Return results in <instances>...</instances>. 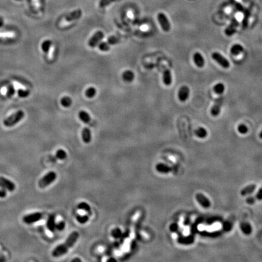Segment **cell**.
<instances>
[{"label": "cell", "instance_id": "f907efd6", "mask_svg": "<svg viewBox=\"0 0 262 262\" xmlns=\"http://www.w3.org/2000/svg\"><path fill=\"white\" fill-rule=\"evenodd\" d=\"M71 261H72V262H81V260L80 258H75L72 259V260H71Z\"/></svg>", "mask_w": 262, "mask_h": 262}, {"label": "cell", "instance_id": "ba28073f", "mask_svg": "<svg viewBox=\"0 0 262 262\" xmlns=\"http://www.w3.org/2000/svg\"><path fill=\"white\" fill-rule=\"evenodd\" d=\"M158 22L164 32H169L170 29V24L166 16L163 13H159L157 16Z\"/></svg>", "mask_w": 262, "mask_h": 262}, {"label": "cell", "instance_id": "6da1fadb", "mask_svg": "<svg viewBox=\"0 0 262 262\" xmlns=\"http://www.w3.org/2000/svg\"><path fill=\"white\" fill-rule=\"evenodd\" d=\"M79 237V234L77 231L71 232L63 243L57 246L53 249L52 252V257L58 258L66 254L69 250L75 245Z\"/></svg>", "mask_w": 262, "mask_h": 262}, {"label": "cell", "instance_id": "bcb514c9", "mask_svg": "<svg viewBox=\"0 0 262 262\" xmlns=\"http://www.w3.org/2000/svg\"><path fill=\"white\" fill-rule=\"evenodd\" d=\"M231 228H232V226H231V225L230 223H229V222L225 223V224H224V229L225 231H230L231 229Z\"/></svg>", "mask_w": 262, "mask_h": 262}, {"label": "cell", "instance_id": "484cf974", "mask_svg": "<svg viewBox=\"0 0 262 262\" xmlns=\"http://www.w3.org/2000/svg\"><path fill=\"white\" fill-rule=\"evenodd\" d=\"M52 41L50 40H44L42 43L41 47L42 50L44 53H47L49 52V50L52 47Z\"/></svg>", "mask_w": 262, "mask_h": 262}, {"label": "cell", "instance_id": "836d02e7", "mask_svg": "<svg viewBox=\"0 0 262 262\" xmlns=\"http://www.w3.org/2000/svg\"><path fill=\"white\" fill-rule=\"evenodd\" d=\"M110 47H111L110 44L107 41L102 42L100 44H99V49L102 52L108 51L110 49Z\"/></svg>", "mask_w": 262, "mask_h": 262}, {"label": "cell", "instance_id": "7dc6e473", "mask_svg": "<svg viewBox=\"0 0 262 262\" xmlns=\"http://www.w3.org/2000/svg\"><path fill=\"white\" fill-rule=\"evenodd\" d=\"M191 223V218H189V217H187V218H186L185 219V221H184V225H186V226H188V225H189V224Z\"/></svg>", "mask_w": 262, "mask_h": 262}, {"label": "cell", "instance_id": "e0dca14e", "mask_svg": "<svg viewBox=\"0 0 262 262\" xmlns=\"http://www.w3.org/2000/svg\"><path fill=\"white\" fill-rule=\"evenodd\" d=\"M240 228L241 232L246 235H249L252 232V226L248 222H241L240 225Z\"/></svg>", "mask_w": 262, "mask_h": 262}, {"label": "cell", "instance_id": "3957f363", "mask_svg": "<svg viewBox=\"0 0 262 262\" xmlns=\"http://www.w3.org/2000/svg\"><path fill=\"white\" fill-rule=\"evenodd\" d=\"M57 178V174L54 171H49L41 177L38 181V187L41 189H44L53 183Z\"/></svg>", "mask_w": 262, "mask_h": 262}, {"label": "cell", "instance_id": "52a82bcc", "mask_svg": "<svg viewBox=\"0 0 262 262\" xmlns=\"http://www.w3.org/2000/svg\"><path fill=\"white\" fill-rule=\"evenodd\" d=\"M105 37V35L103 32L102 31H97L95 32L94 35L90 38V40L88 41V45L91 47H96L99 42L103 39Z\"/></svg>", "mask_w": 262, "mask_h": 262}, {"label": "cell", "instance_id": "30bf717a", "mask_svg": "<svg viewBox=\"0 0 262 262\" xmlns=\"http://www.w3.org/2000/svg\"><path fill=\"white\" fill-rule=\"evenodd\" d=\"M223 99L222 97H220L217 99V100L215 101L214 105H213L211 110V113L212 116L217 117L220 114L221 108L223 105Z\"/></svg>", "mask_w": 262, "mask_h": 262}, {"label": "cell", "instance_id": "8992f818", "mask_svg": "<svg viewBox=\"0 0 262 262\" xmlns=\"http://www.w3.org/2000/svg\"><path fill=\"white\" fill-rule=\"evenodd\" d=\"M212 58L220 66H221L223 68L227 69V68L229 67L230 63H229V61L225 57H224L223 55H222L220 53H218V52H214L212 54Z\"/></svg>", "mask_w": 262, "mask_h": 262}, {"label": "cell", "instance_id": "f6af8a7d", "mask_svg": "<svg viewBox=\"0 0 262 262\" xmlns=\"http://www.w3.org/2000/svg\"><path fill=\"white\" fill-rule=\"evenodd\" d=\"M121 232L120 230L118 229H115L112 232V235L114 237H118L119 236L121 235Z\"/></svg>", "mask_w": 262, "mask_h": 262}, {"label": "cell", "instance_id": "2e32d148", "mask_svg": "<svg viewBox=\"0 0 262 262\" xmlns=\"http://www.w3.org/2000/svg\"><path fill=\"white\" fill-rule=\"evenodd\" d=\"M256 189V185L255 184L249 185L245 188H243L240 191V194L241 196H247L253 194Z\"/></svg>", "mask_w": 262, "mask_h": 262}, {"label": "cell", "instance_id": "d590c367", "mask_svg": "<svg viewBox=\"0 0 262 262\" xmlns=\"http://www.w3.org/2000/svg\"><path fill=\"white\" fill-rule=\"evenodd\" d=\"M15 93V89L13 85L11 84L8 87L7 89V96L8 98H11Z\"/></svg>", "mask_w": 262, "mask_h": 262}, {"label": "cell", "instance_id": "9c48e42d", "mask_svg": "<svg viewBox=\"0 0 262 262\" xmlns=\"http://www.w3.org/2000/svg\"><path fill=\"white\" fill-rule=\"evenodd\" d=\"M196 199L200 206L205 209H208L211 206V202L209 199L202 193H197L196 196Z\"/></svg>", "mask_w": 262, "mask_h": 262}, {"label": "cell", "instance_id": "681fc988", "mask_svg": "<svg viewBox=\"0 0 262 262\" xmlns=\"http://www.w3.org/2000/svg\"><path fill=\"white\" fill-rule=\"evenodd\" d=\"M4 24V19L2 17H0V27H3Z\"/></svg>", "mask_w": 262, "mask_h": 262}, {"label": "cell", "instance_id": "ac0fdd59", "mask_svg": "<svg viewBox=\"0 0 262 262\" xmlns=\"http://www.w3.org/2000/svg\"><path fill=\"white\" fill-rule=\"evenodd\" d=\"M156 170L161 173H167L172 170V168L164 163H158L156 165Z\"/></svg>", "mask_w": 262, "mask_h": 262}, {"label": "cell", "instance_id": "277c9868", "mask_svg": "<svg viewBox=\"0 0 262 262\" xmlns=\"http://www.w3.org/2000/svg\"><path fill=\"white\" fill-rule=\"evenodd\" d=\"M43 217V214L40 212H36L27 214L23 217V222L27 225H31L41 220Z\"/></svg>", "mask_w": 262, "mask_h": 262}, {"label": "cell", "instance_id": "1f68e13d", "mask_svg": "<svg viewBox=\"0 0 262 262\" xmlns=\"http://www.w3.org/2000/svg\"><path fill=\"white\" fill-rule=\"evenodd\" d=\"M199 233L205 237H216L219 236L221 234L220 231H214V232H206V231H202L199 232Z\"/></svg>", "mask_w": 262, "mask_h": 262}, {"label": "cell", "instance_id": "7c38bea8", "mask_svg": "<svg viewBox=\"0 0 262 262\" xmlns=\"http://www.w3.org/2000/svg\"><path fill=\"white\" fill-rule=\"evenodd\" d=\"M82 16V11L81 9H77L69 14L64 18L66 22L70 23L75 20H77Z\"/></svg>", "mask_w": 262, "mask_h": 262}, {"label": "cell", "instance_id": "f1b7e54d", "mask_svg": "<svg viewBox=\"0 0 262 262\" xmlns=\"http://www.w3.org/2000/svg\"><path fill=\"white\" fill-rule=\"evenodd\" d=\"M225 89V85L223 83H218L215 84L214 87V91L215 92V94L218 95H222L224 93Z\"/></svg>", "mask_w": 262, "mask_h": 262}, {"label": "cell", "instance_id": "ffe728a7", "mask_svg": "<svg viewBox=\"0 0 262 262\" xmlns=\"http://www.w3.org/2000/svg\"><path fill=\"white\" fill-rule=\"evenodd\" d=\"M79 118L84 123L89 124L91 121L90 115L85 111H80L78 113Z\"/></svg>", "mask_w": 262, "mask_h": 262}, {"label": "cell", "instance_id": "b9f144b4", "mask_svg": "<svg viewBox=\"0 0 262 262\" xmlns=\"http://www.w3.org/2000/svg\"><path fill=\"white\" fill-rule=\"evenodd\" d=\"M255 197L257 200H258V201H261L262 200V186L258 189V191L257 192V194L255 196Z\"/></svg>", "mask_w": 262, "mask_h": 262}, {"label": "cell", "instance_id": "816d5d0a", "mask_svg": "<svg viewBox=\"0 0 262 262\" xmlns=\"http://www.w3.org/2000/svg\"><path fill=\"white\" fill-rule=\"evenodd\" d=\"M259 137H260V138L262 139V131L260 132V133L259 134Z\"/></svg>", "mask_w": 262, "mask_h": 262}, {"label": "cell", "instance_id": "8fae6325", "mask_svg": "<svg viewBox=\"0 0 262 262\" xmlns=\"http://www.w3.org/2000/svg\"><path fill=\"white\" fill-rule=\"evenodd\" d=\"M190 94V90L189 87L186 86H183L181 88L179 89L178 97L179 100L181 102H185L186 101L189 96Z\"/></svg>", "mask_w": 262, "mask_h": 262}, {"label": "cell", "instance_id": "8d00e7d4", "mask_svg": "<svg viewBox=\"0 0 262 262\" xmlns=\"http://www.w3.org/2000/svg\"><path fill=\"white\" fill-rule=\"evenodd\" d=\"M237 130L238 132L241 134H246L248 132L247 127L244 124H240L238 125L237 128Z\"/></svg>", "mask_w": 262, "mask_h": 262}, {"label": "cell", "instance_id": "d6a6232c", "mask_svg": "<svg viewBox=\"0 0 262 262\" xmlns=\"http://www.w3.org/2000/svg\"><path fill=\"white\" fill-rule=\"evenodd\" d=\"M76 219L80 224H84L89 220V217L87 215H78L76 217Z\"/></svg>", "mask_w": 262, "mask_h": 262}, {"label": "cell", "instance_id": "603a6c76", "mask_svg": "<svg viewBox=\"0 0 262 262\" xmlns=\"http://www.w3.org/2000/svg\"><path fill=\"white\" fill-rule=\"evenodd\" d=\"M194 241V237L189 235L187 237H181L179 238V242L183 244H189L193 243Z\"/></svg>", "mask_w": 262, "mask_h": 262}, {"label": "cell", "instance_id": "4316f807", "mask_svg": "<svg viewBox=\"0 0 262 262\" xmlns=\"http://www.w3.org/2000/svg\"><path fill=\"white\" fill-rule=\"evenodd\" d=\"M77 208L80 210H82V211H86V212L88 213L89 215H90L92 214L91 208L90 206L86 202H80L78 205Z\"/></svg>", "mask_w": 262, "mask_h": 262}, {"label": "cell", "instance_id": "7bdbcfd3", "mask_svg": "<svg viewBox=\"0 0 262 262\" xmlns=\"http://www.w3.org/2000/svg\"><path fill=\"white\" fill-rule=\"evenodd\" d=\"M169 229L172 232H177L179 229V226L176 223H173L169 226Z\"/></svg>", "mask_w": 262, "mask_h": 262}, {"label": "cell", "instance_id": "60d3db41", "mask_svg": "<svg viewBox=\"0 0 262 262\" xmlns=\"http://www.w3.org/2000/svg\"><path fill=\"white\" fill-rule=\"evenodd\" d=\"M256 198L255 196H249L246 199V202L249 205H254L256 202Z\"/></svg>", "mask_w": 262, "mask_h": 262}, {"label": "cell", "instance_id": "c3c4849f", "mask_svg": "<svg viewBox=\"0 0 262 262\" xmlns=\"http://www.w3.org/2000/svg\"><path fill=\"white\" fill-rule=\"evenodd\" d=\"M6 260L5 257L4 256V255L2 253V252L0 251V261H5Z\"/></svg>", "mask_w": 262, "mask_h": 262}, {"label": "cell", "instance_id": "cb8c5ba5", "mask_svg": "<svg viewBox=\"0 0 262 262\" xmlns=\"http://www.w3.org/2000/svg\"><path fill=\"white\" fill-rule=\"evenodd\" d=\"M243 51V47L240 44H234L231 48V53L232 55L237 56L240 54Z\"/></svg>", "mask_w": 262, "mask_h": 262}, {"label": "cell", "instance_id": "5b68a950", "mask_svg": "<svg viewBox=\"0 0 262 262\" xmlns=\"http://www.w3.org/2000/svg\"><path fill=\"white\" fill-rule=\"evenodd\" d=\"M0 188L12 192L15 190L16 185L9 179L5 177H0Z\"/></svg>", "mask_w": 262, "mask_h": 262}, {"label": "cell", "instance_id": "44dd1931", "mask_svg": "<svg viewBox=\"0 0 262 262\" xmlns=\"http://www.w3.org/2000/svg\"><path fill=\"white\" fill-rule=\"evenodd\" d=\"M163 82L166 86H170L172 83V78L171 72L169 69H166L163 72Z\"/></svg>", "mask_w": 262, "mask_h": 262}, {"label": "cell", "instance_id": "ee69618b", "mask_svg": "<svg viewBox=\"0 0 262 262\" xmlns=\"http://www.w3.org/2000/svg\"><path fill=\"white\" fill-rule=\"evenodd\" d=\"M7 190L3 189V188H1L0 189V198L1 199H4L7 196Z\"/></svg>", "mask_w": 262, "mask_h": 262}, {"label": "cell", "instance_id": "74e56055", "mask_svg": "<svg viewBox=\"0 0 262 262\" xmlns=\"http://www.w3.org/2000/svg\"><path fill=\"white\" fill-rule=\"evenodd\" d=\"M120 41V38L116 36H112L108 38L107 42L110 44V46L115 45Z\"/></svg>", "mask_w": 262, "mask_h": 262}, {"label": "cell", "instance_id": "e575fe53", "mask_svg": "<svg viewBox=\"0 0 262 262\" xmlns=\"http://www.w3.org/2000/svg\"><path fill=\"white\" fill-rule=\"evenodd\" d=\"M18 95L22 99H24V98H27L31 94L30 91L28 90H26V89H20L18 90L17 92Z\"/></svg>", "mask_w": 262, "mask_h": 262}, {"label": "cell", "instance_id": "ab89813d", "mask_svg": "<svg viewBox=\"0 0 262 262\" xmlns=\"http://www.w3.org/2000/svg\"><path fill=\"white\" fill-rule=\"evenodd\" d=\"M66 227V223L64 221H60L56 224V229L61 231L64 229Z\"/></svg>", "mask_w": 262, "mask_h": 262}, {"label": "cell", "instance_id": "4dcf8cb0", "mask_svg": "<svg viewBox=\"0 0 262 262\" xmlns=\"http://www.w3.org/2000/svg\"><path fill=\"white\" fill-rule=\"evenodd\" d=\"M67 153L66 152L62 149H58L56 152L55 154V157L61 160H63L64 159H66L67 158Z\"/></svg>", "mask_w": 262, "mask_h": 262}, {"label": "cell", "instance_id": "7a4b0ae2", "mask_svg": "<svg viewBox=\"0 0 262 262\" xmlns=\"http://www.w3.org/2000/svg\"><path fill=\"white\" fill-rule=\"evenodd\" d=\"M24 116L25 114L23 111L19 110L15 113H14L13 114L6 118L3 121V125L7 128L13 127L20 123L24 118Z\"/></svg>", "mask_w": 262, "mask_h": 262}, {"label": "cell", "instance_id": "d6986e66", "mask_svg": "<svg viewBox=\"0 0 262 262\" xmlns=\"http://www.w3.org/2000/svg\"><path fill=\"white\" fill-rule=\"evenodd\" d=\"M238 24V23L236 20L233 21L230 25L226 29L225 33L227 36H232L236 32V28Z\"/></svg>", "mask_w": 262, "mask_h": 262}, {"label": "cell", "instance_id": "f546056e", "mask_svg": "<svg viewBox=\"0 0 262 262\" xmlns=\"http://www.w3.org/2000/svg\"><path fill=\"white\" fill-rule=\"evenodd\" d=\"M96 94H97V91L94 87H89L88 89H86V91L85 92L86 96L89 99L93 98L96 95Z\"/></svg>", "mask_w": 262, "mask_h": 262}, {"label": "cell", "instance_id": "7402d4cb", "mask_svg": "<svg viewBox=\"0 0 262 262\" xmlns=\"http://www.w3.org/2000/svg\"><path fill=\"white\" fill-rule=\"evenodd\" d=\"M122 77L123 79L126 82H131L134 80V78H135V75L134 73L132 71L130 70H126L123 72V75H122Z\"/></svg>", "mask_w": 262, "mask_h": 262}, {"label": "cell", "instance_id": "5bb4252c", "mask_svg": "<svg viewBox=\"0 0 262 262\" xmlns=\"http://www.w3.org/2000/svg\"><path fill=\"white\" fill-rule=\"evenodd\" d=\"M81 137L82 141L85 143H89L91 141V132L90 129L87 128H84L81 132Z\"/></svg>", "mask_w": 262, "mask_h": 262}, {"label": "cell", "instance_id": "4fadbf2b", "mask_svg": "<svg viewBox=\"0 0 262 262\" xmlns=\"http://www.w3.org/2000/svg\"><path fill=\"white\" fill-rule=\"evenodd\" d=\"M56 224L55 222V216L54 215H50L47 218L46 226L47 229L52 232H55L56 230Z\"/></svg>", "mask_w": 262, "mask_h": 262}, {"label": "cell", "instance_id": "83f0119b", "mask_svg": "<svg viewBox=\"0 0 262 262\" xmlns=\"http://www.w3.org/2000/svg\"><path fill=\"white\" fill-rule=\"evenodd\" d=\"M60 103L64 108H69L72 105V100L70 97H69L68 96H64L61 99Z\"/></svg>", "mask_w": 262, "mask_h": 262}, {"label": "cell", "instance_id": "d4e9b609", "mask_svg": "<svg viewBox=\"0 0 262 262\" xmlns=\"http://www.w3.org/2000/svg\"><path fill=\"white\" fill-rule=\"evenodd\" d=\"M195 134L199 138H205L208 135V132L205 128L200 127L195 131Z\"/></svg>", "mask_w": 262, "mask_h": 262}, {"label": "cell", "instance_id": "9a60e30c", "mask_svg": "<svg viewBox=\"0 0 262 262\" xmlns=\"http://www.w3.org/2000/svg\"><path fill=\"white\" fill-rule=\"evenodd\" d=\"M193 60L196 65L199 67H203L205 65V59L199 52H196L193 55Z\"/></svg>", "mask_w": 262, "mask_h": 262}, {"label": "cell", "instance_id": "f35d334b", "mask_svg": "<svg viewBox=\"0 0 262 262\" xmlns=\"http://www.w3.org/2000/svg\"><path fill=\"white\" fill-rule=\"evenodd\" d=\"M114 1H115V0H101L99 3V6L102 8H105Z\"/></svg>", "mask_w": 262, "mask_h": 262}]
</instances>
